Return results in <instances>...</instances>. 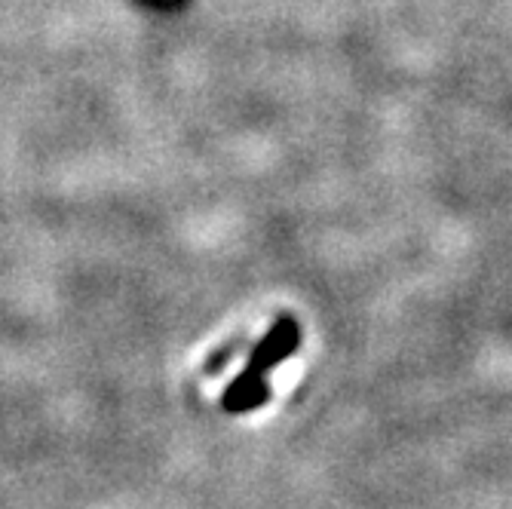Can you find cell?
I'll return each mask as SVG.
<instances>
[{"label":"cell","instance_id":"6da1fadb","mask_svg":"<svg viewBox=\"0 0 512 509\" xmlns=\"http://www.w3.org/2000/svg\"><path fill=\"white\" fill-rule=\"evenodd\" d=\"M301 322L292 319V316H279L270 332L255 344V350L249 353V372H258V375H267L273 372L276 365H283L298 347H301Z\"/></svg>","mask_w":512,"mask_h":509},{"label":"cell","instance_id":"7a4b0ae2","mask_svg":"<svg viewBox=\"0 0 512 509\" xmlns=\"http://www.w3.org/2000/svg\"><path fill=\"white\" fill-rule=\"evenodd\" d=\"M270 399V387H267V378L258 375V372H246L234 378L221 396V408L230 411V414H246V411H255L261 408L264 402Z\"/></svg>","mask_w":512,"mask_h":509}]
</instances>
